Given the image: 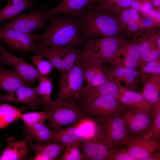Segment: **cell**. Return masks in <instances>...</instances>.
Instances as JSON below:
<instances>
[{
    "label": "cell",
    "instance_id": "30bf717a",
    "mask_svg": "<svg viewBox=\"0 0 160 160\" xmlns=\"http://www.w3.org/2000/svg\"><path fill=\"white\" fill-rule=\"evenodd\" d=\"M82 59L71 68L60 75L58 80L59 90L55 101L75 96L83 86L84 80Z\"/></svg>",
    "mask_w": 160,
    "mask_h": 160
},
{
    "label": "cell",
    "instance_id": "f546056e",
    "mask_svg": "<svg viewBox=\"0 0 160 160\" xmlns=\"http://www.w3.org/2000/svg\"><path fill=\"white\" fill-rule=\"evenodd\" d=\"M135 0H97L96 3L105 10L118 15L124 10L129 8Z\"/></svg>",
    "mask_w": 160,
    "mask_h": 160
},
{
    "label": "cell",
    "instance_id": "7402d4cb",
    "mask_svg": "<svg viewBox=\"0 0 160 160\" xmlns=\"http://www.w3.org/2000/svg\"><path fill=\"white\" fill-rule=\"evenodd\" d=\"M30 150L35 154L31 160H58L63 153L65 145L54 143H41L36 144L27 143Z\"/></svg>",
    "mask_w": 160,
    "mask_h": 160
},
{
    "label": "cell",
    "instance_id": "ffe728a7",
    "mask_svg": "<svg viewBox=\"0 0 160 160\" xmlns=\"http://www.w3.org/2000/svg\"><path fill=\"white\" fill-rule=\"evenodd\" d=\"M119 88L117 99L124 105L135 109L153 113L154 105L148 101L141 92L123 87L119 82H115Z\"/></svg>",
    "mask_w": 160,
    "mask_h": 160
},
{
    "label": "cell",
    "instance_id": "7a4b0ae2",
    "mask_svg": "<svg viewBox=\"0 0 160 160\" xmlns=\"http://www.w3.org/2000/svg\"><path fill=\"white\" fill-rule=\"evenodd\" d=\"M49 24L41 34H34L38 46H72L82 48L84 44L75 17L68 16L50 18Z\"/></svg>",
    "mask_w": 160,
    "mask_h": 160
},
{
    "label": "cell",
    "instance_id": "484cf974",
    "mask_svg": "<svg viewBox=\"0 0 160 160\" xmlns=\"http://www.w3.org/2000/svg\"><path fill=\"white\" fill-rule=\"evenodd\" d=\"M34 7L32 0H8L6 5L0 9V24L19 15L23 10Z\"/></svg>",
    "mask_w": 160,
    "mask_h": 160
},
{
    "label": "cell",
    "instance_id": "d6a6232c",
    "mask_svg": "<svg viewBox=\"0 0 160 160\" xmlns=\"http://www.w3.org/2000/svg\"><path fill=\"white\" fill-rule=\"evenodd\" d=\"M153 118L151 124L149 133L154 140L160 141V100L154 105Z\"/></svg>",
    "mask_w": 160,
    "mask_h": 160
},
{
    "label": "cell",
    "instance_id": "6da1fadb",
    "mask_svg": "<svg viewBox=\"0 0 160 160\" xmlns=\"http://www.w3.org/2000/svg\"><path fill=\"white\" fill-rule=\"evenodd\" d=\"M94 3L74 17L79 25L81 39L88 40L124 34L118 15L108 12Z\"/></svg>",
    "mask_w": 160,
    "mask_h": 160
},
{
    "label": "cell",
    "instance_id": "ba28073f",
    "mask_svg": "<svg viewBox=\"0 0 160 160\" xmlns=\"http://www.w3.org/2000/svg\"><path fill=\"white\" fill-rule=\"evenodd\" d=\"M46 9L44 5L40 6L28 14L19 15L7 24L0 25V28L31 34L46 28V22L49 19L45 12Z\"/></svg>",
    "mask_w": 160,
    "mask_h": 160
},
{
    "label": "cell",
    "instance_id": "8d00e7d4",
    "mask_svg": "<svg viewBox=\"0 0 160 160\" xmlns=\"http://www.w3.org/2000/svg\"><path fill=\"white\" fill-rule=\"evenodd\" d=\"M106 160H135L128 153L125 148L119 149L117 147L112 148Z\"/></svg>",
    "mask_w": 160,
    "mask_h": 160
},
{
    "label": "cell",
    "instance_id": "4316f807",
    "mask_svg": "<svg viewBox=\"0 0 160 160\" xmlns=\"http://www.w3.org/2000/svg\"><path fill=\"white\" fill-rule=\"evenodd\" d=\"M25 84L15 71L7 69L0 65V91L9 93Z\"/></svg>",
    "mask_w": 160,
    "mask_h": 160
},
{
    "label": "cell",
    "instance_id": "60d3db41",
    "mask_svg": "<svg viewBox=\"0 0 160 160\" xmlns=\"http://www.w3.org/2000/svg\"><path fill=\"white\" fill-rule=\"evenodd\" d=\"M153 6L157 9H160V0H150Z\"/></svg>",
    "mask_w": 160,
    "mask_h": 160
},
{
    "label": "cell",
    "instance_id": "277c9868",
    "mask_svg": "<svg viewBox=\"0 0 160 160\" xmlns=\"http://www.w3.org/2000/svg\"><path fill=\"white\" fill-rule=\"evenodd\" d=\"M124 34L90 39L84 44L82 55L102 64L111 63L129 40Z\"/></svg>",
    "mask_w": 160,
    "mask_h": 160
},
{
    "label": "cell",
    "instance_id": "ab89813d",
    "mask_svg": "<svg viewBox=\"0 0 160 160\" xmlns=\"http://www.w3.org/2000/svg\"><path fill=\"white\" fill-rule=\"evenodd\" d=\"M160 160V149H159L153 153L144 160Z\"/></svg>",
    "mask_w": 160,
    "mask_h": 160
},
{
    "label": "cell",
    "instance_id": "9c48e42d",
    "mask_svg": "<svg viewBox=\"0 0 160 160\" xmlns=\"http://www.w3.org/2000/svg\"><path fill=\"white\" fill-rule=\"evenodd\" d=\"M120 114L130 136L149 133L153 112L137 110L125 105Z\"/></svg>",
    "mask_w": 160,
    "mask_h": 160
},
{
    "label": "cell",
    "instance_id": "b9f144b4",
    "mask_svg": "<svg viewBox=\"0 0 160 160\" xmlns=\"http://www.w3.org/2000/svg\"><path fill=\"white\" fill-rule=\"evenodd\" d=\"M3 65L2 58L1 55L0 54V65Z\"/></svg>",
    "mask_w": 160,
    "mask_h": 160
},
{
    "label": "cell",
    "instance_id": "5b68a950",
    "mask_svg": "<svg viewBox=\"0 0 160 160\" xmlns=\"http://www.w3.org/2000/svg\"><path fill=\"white\" fill-rule=\"evenodd\" d=\"M81 53L82 49L74 46L36 45L34 54L48 60L61 75L82 59Z\"/></svg>",
    "mask_w": 160,
    "mask_h": 160
},
{
    "label": "cell",
    "instance_id": "52a82bcc",
    "mask_svg": "<svg viewBox=\"0 0 160 160\" xmlns=\"http://www.w3.org/2000/svg\"><path fill=\"white\" fill-rule=\"evenodd\" d=\"M94 123L96 135L113 148L123 145L130 136L120 113Z\"/></svg>",
    "mask_w": 160,
    "mask_h": 160
},
{
    "label": "cell",
    "instance_id": "3957f363",
    "mask_svg": "<svg viewBox=\"0 0 160 160\" xmlns=\"http://www.w3.org/2000/svg\"><path fill=\"white\" fill-rule=\"evenodd\" d=\"M43 107L42 111L47 114L49 121L47 126L54 130L87 118L74 96L58 101L52 100L44 104Z\"/></svg>",
    "mask_w": 160,
    "mask_h": 160
},
{
    "label": "cell",
    "instance_id": "836d02e7",
    "mask_svg": "<svg viewBox=\"0 0 160 160\" xmlns=\"http://www.w3.org/2000/svg\"><path fill=\"white\" fill-rule=\"evenodd\" d=\"M30 58L33 64L36 66L41 76L47 77L54 68L48 60L44 59L40 55H32Z\"/></svg>",
    "mask_w": 160,
    "mask_h": 160
},
{
    "label": "cell",
    "instance_id": "8992f818",
    "mask_svg": "<svg viewBox=\"0 0 160 160\" xmlns=\"http://www.w3.org/2000/svg\"><path fill=\"white\" fill-rule=\"evenodd\" d=\"M76 99L84 115L93 122L120 113L125 106L117 99L110 95L83 100Z\"/></svg>",
    "mask_w": 160,
    "mask_h": 160
},
{
    "label": "cell",
    "instance_id": "f35d334b",
    "mask_svg": "<svg viewBox=\"0 0 160 160\" xmlns=\"http://www.w3.org/2000/svg\"><path fill=\"white\" fill-rule=\"evenodd\" d=\"M145 15L142 18L140 17L138 23L140 30H148L159 25L160 23L153 18L148 15Z\"/></svg>",
    "mask_w": 160,
    "mask_h": 160
},
{
    "label": "cell",
    "instance_id": "44dd1931",
    "mask_svg": "<svg viewBox=\"0 0 160 160\" xmlns=\"http://www.w3.org/2000/svg\"><path fill=\"white\" fill-rule=\"evenodd\" d=\"M120 93L117 84L109 79L104 84L96 87H89L83 85L74 97L83 100L104 95H110L117 99Z\"/></svg>",
    "mask_w": 160,
    "mask_h": 160
},
{
    "label": "cell",
    "instance_id": "ac0fdd59",
    "mask_svg": "<svg viewBox=\"0 0 160 160\" xmlns=\"http://www.w3.org/2000/svg\"><path fill=\"white\" fill-rule=\"evenodd\" d=\"M160 35L159 31L156 32L152 28L140 36L139 64L141 66H143L160 57V51L158 50L156 44L157 37Z\"/></svg>",
    "mask_w": 160,
    "mask_h": 160
},
{
    "label": "cell",
    "instance_id": "9a60e30c",
    "mask_svg": "<svg viewBox=\"0 0 160 160\" xmlns=\"http://www.w3.org/2000/svg\"><path fill=\"white\" fill-rule=\"evenodd\" d=\"M12 102L27 105L28 108L36 109L44 102L36 93L35 87L26 84L22 85L7 95L0 94V103L2 102Z\"/></svg>",
    "mask_w": 160,
    "mask_h": 160
},
{
    "label": "cell",
    "instance_id": "e0dca14e",
    "mask_svg": "<svg viewBox=\"0 0 160 160\" xmlns=\"http://www.w3.org/2000/svg\"><path fill=\"white\" fill-rule=\"evenodd\" d=\"M112 148L96 135L80 143V149L84 160H106Z\"/></svg>",
    "mask_w": 160,
    "mask_h": 160
},
{
    "label": "cell",
    "instance_id": "d4e9b609",
    "mask_svg": "<svg viewBox=\"0 0 160 160\" xmlns=\"http://www.w3.org/2000/svg\"><path fill=\"white\" fill-rule=\"evenodd\" d=\"M24 138L27 143H51V130L44 122L23 127Z\"/></svg>",
    "mask_w": 160,
    "mask_h": 160
},
{
    "label": "cell",
    "instance_id": "2e32d148",
    "mask_svg": "<svg viewBox=\"0 0 160 160\" xmlns=\"http://www.w3.org/2000/svg\"><path fill=\"white\" fill-rule=\"evenodd\" d=\"M82 69L86 85L94 87L102 85L108 79L105 68L103 65L91 57L82 55Z\"/></svg>",
    "mask_w": 160,
    "mask_h": 160
},
{
    "label": "cell",
    "instance_id": "cb8c5ba5",
    "mask_svg": "<svg viewBox=\"0 0 160 160\" xmlns=\"http://www.w3.org/2000/svg\"><path fill=\"white\" fill-rule=\"evenodd\" d=\"M83 140L82 135L77 123L65 128L51 130V143L66 146L73 143L81 142Z\"/></svg>",
    "mask_w": 160,
    "mask_h": 160
},
{
    "label": "cell",
    "instance_id": "d6986e66",
    "mask_svg": "<svg viewBox=\"0 0 160 160\" xmlns=\"http://www.w3.org/2000/svg\"><path fill=\"white\" fill-rule=\"evenodd\" d=\"M97 0H62L53 8L46 9L45 12L49 19L61 15L74 17L92 4L96 3Z\"/></svg>",
    "mask_w": 160,
    "mask_h": 160
},
{
    "label": "cell",
    "instance_id": "1f68e13d",
    "mask_svg": "<svg viewBox=\"0 0 160 160\" xmlns=\"http://www.w3.org/2000/svg\"><path fill=\"white\" fill-rule=\"evenodd\" d=\"M79 142H76L66 145L59 160H84L80 151Z\"/></svg>",
    "mask_w": 160,
    "mask_h": 160
},
{
    "label": "cell",
    "instance_id": "7bdbcfd3",
    "mask_svg": "<svg viewBox=\"0 0 160 160\" xmlns=\"http://www.w3.org/2000/svg\"><path fill=\"white\" fill-rule=\"evenodd\" d=\"M1 144L0 143V147L1 146Z\"/></svg>",
    "mask_w": 160,
    "mask_h": 160
},
{
    "label": "cell",
    "instance_id": "74e56055",
    "mask_svg": "<svg viewBox=\"0 0 160 160\" xmlns=\"http://www.w3.org/2000/svg\"><path fill=\"white\" fill-rule=\"evenodd\" d=\"M140 69L145 74H160V57L148 63Z\"/></svg>",
    "mask_w": 160,
    "mask_h": 160
},
{
    "label": "cell",
    "instance_id": "603a6c76",
    "mask_svg": "<svg viewBox=\"0 0 160 160\" xmlns=\"http://www.w3.org/2000/svg\"><path fill=\"white\" fill-rule=\"evenodd\" d=\"M8 145L0 153V160H26L30 149L27 143L23 138L17 140L13 137L7 139Z\"/></svg>",
    "mask_w": 160,
    "mask_h": 160
},
{
    "label": "cell",
    "instance_id": "5bb4252c",
    "mask_svg": "<svg viewBox=\"0 0 160 160\" xmlns=\"http://www.w3.org/2000/svg\"><path fill=\"white\" fill-rule=\"evenodd\" d=\"M140 33L132 36L119 51L111 63L112 68L121 66L137 69L140 57Z\"/></svg>",
    "mask_w": 160,
    "mask_h": 160
},
{
    "label": "cell",
    "instance_id": "d590c367",
    "mask_svg": "<svg viewBox=\"0 0 160 160\" xmlns=\"http://www.w3.org/2000/svg\"><path fill=\"white\" fill-rule=\"evenodd\" d=\"M26 125L44 122L47 119L46 113L43 111L40 112H32L22 114L21 117Z\"/></svg>",
    "mask_w": 160,
    "mask_h": 160
},
{
    "label": "cell",
    "instance_id": "83f0119b",
    "mask_svg": "<svg viewBox=\"0 0 160 160\" xmlns=\"http://www.w3.org/2000/svg\"><path fill=\"white\" fill-rule=\"evenodd\" d=\"M160 74L151 75L145 81L141 92L145 99L154 105L160 100Z\"/></svg>",
    "mask_w": 160,
    "mask_h": 160
},
{
    "label": "cell",
    "instance_id": "4fadbf2b",
    "mask_svg": "<svg viewBox=\"0 0 160 160\" xmlns=\"http://www.w3.org/2000/svg\"><path fill=\"white\" fill-rule=\"evenodd\" d=\"M0 40L6 44L8 49L13 51L34 53L36 51V45L34 34L0 28Z\"/></svg>",
    "mask_w": 160,
    "mask_h": 160
},
{
    "label": "cell",
    "instance_id": "7c38bea8",
    "mask_svg": "<svg viewBox=\"0 0 160 160\" xmlns=\"http://www.w3.org/2000/svg\"><path fill=\"white\" fill-rule=\"evenodd\" d=\"M160 142L153 139L148 133L143 135L129 136L123 145L135 160H144L160 149Z\"/></svg>",
    "mask_w": 160,
    "mask_h": 160
},
{
    "label": "cell",
    "instance_id": "4dcf8cb0",
    "mask_svg": "<svg viewBox=\"0 0 160 160\" xmlns=\"http://www.w3.org/2000/svg\"><path fill=\"white\" fill-rule=\"evenodd\" d=\"M38 81L39 84L35 87L36 94L44 102V105L50 103L53 100L51 97L52 88V79L41 76Z\"/></svg>",
    "mask_w": 160,
    "mask_h": 160
},
{
    "label": "cell",
    "instance_id": "8fae6325",
    "mask_svg": "<svg viewBox=\"0 0 160 160\" xmlns=\"http://www.w3.org/2000/svg\"><path fill=\"white\" fill-rule=\"evenodd\" d=\"M0 54L3 65L12 66L26 85L32 87L41 76L33 65L11 54L0 43Z\"/></svg>",
    "mask_w": 160,
    "mask_h": 160
},
{
    "label": "cell",
    "instance_id": "e575fe53",
    "mask_svg": "<svg viewBox=\"0 0 160 160\" xmlns=\"http://www.w3.org/2000/svg\"><path fill=\"white\" fill-rule=\"evenodd\" d=\"M140 12L131 7L125 9L120 12L118 15L120 23L124 31L126 25L134 20H139Z\"/></svg>",
    "mask_w": 160,
    "mask_h": 160
},
{
    "label": "cell",
    "instance_id": "f1b7e54d",
    "mask_svg": "<svg viewBox=\"0 0 160 160\" xmlns=\"http://www.w3.org/2000/svg\"><path fill=\"white\" fill-rule=\"evenodd\" d=\"M27 108L24 106L20 108L9 104L0 105V129L4 128L19 119H21L23 112Z\"/></svg>",
    "mask_w": 160,
    "mask_h": 160
}]
</instances>
